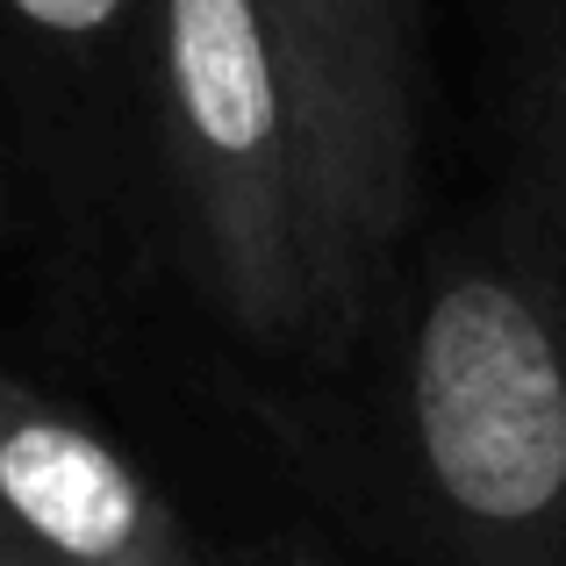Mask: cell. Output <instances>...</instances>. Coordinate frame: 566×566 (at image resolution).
<instances>
[{"mask_svg":"<svg viewBox=\"0 0 566 566\" xmlns=\"http://www.w3.org/2000/svg\"><path fill=\"white\" fill-rule=\"evenodd\" d=\"M0 566H57V559H43V553H29L22 538H14L8 524H0Z\"/></svg>","mask_w":566,"mask_h":566,"instance_id":"8","label":"cell"},{"mask_svg":"<svg viewBox=\"0 0 566 566\" xmlns=\"http://www.w3.org/2000/svg\"><path fill=\"white\" fill-rule=\"evenodd\" d=\"M345 230L352 294L374 316L416 201V36L409 0H259Z\"/></svg>","mask_w":566,"mask_h":566,"instance_id":"3","label":"cell"},{"mask_svg":"<svg viewBox=\"0 0 566 566\" xmlns=\"http://www.w3.org/2000/svg\"><path fill=\"white\" fill-rule=\"evenodd\" d=\"M216 566H337V559L308 538H259V545H244V553H230Z\"/></svg>","mask_w":566,"mask_h":566,"instance_id":"7","label":"cell"},{"mask_svg":"<svg viewBox=\"0 0 566 566\" xmlns=\"http://www.w3.org/2000/svg\"><path fill=\"white\" fill-rule=\"evenodd\" d=\"M8 222H14V208H8V187H0V237H8Z\"/></svg>","mask_w":566,"mask_h":566,"instance_id":"9","label":"cell"},{"mask_svg":"<svg viewBox=\"0 0 566 566\" xmlns=\"http://www.w3.org/2000/svg\"><path fill=\"white\" fill-rule=\"evenodd\" d=\"M395 409L430 559L566 566V302L510 237L430 265Z\"/></svg>","mask_w":566,"mask_h":566,"instance_id":"2","label":"cell"},{"mask_svg":"<svg viewBox=\"0 0 566 566\" xmlns=\"http://www.w3.org/2000/svg\"><path fill=\"white\" fill-rule=\"evenodd\" d=\"M144 101L172 237L222 331L273 359L345 352L366 308L259 0H151Z\"/></svg>","mask_w":566,"mask_h":566,"instance_id":"1","label":"cell"},{"mask_svg":"<svg viewBox=\"0 0 566 566\" xmlns=\"http://www.w3.org/2000/svg\"><path fill=\"white\" fill-rule=\"evenodd\" d=\"M144 14L151 0H0V22L43 57L65 65H108L123 43L144 57Z\"/></svg>","mask_w":566,"mask_h":566,"instance_id":"5","label":"cell"},{"mask_svg":"<svg viewBox=\"0 0 566 566\" xmlns=\"http://www.w3.org/2000/svg\"><path fill=\"white\" fill-rule=\"evenodd\" d=\"M566 302V80H559V101H553V129H545V166L531 180V201H524V237H510Z\"/></svg>","mask_w":566,"mask_h":566,"instance_id":"6","label":"cell"},{"mask_svg":"<svg viewBox=\"0 0 566 566\" xmlns=\"http://www.w3.org/2000/svg\"><path fill=\"white\" fill-rule=\"evenodd\" d=\"M0 524L57 566H216L94 416L14 374H0Z\"/></svg>","mask_w":566,"mask_h":566,"instance_id":"4","label":"cell"}]
</instances>
